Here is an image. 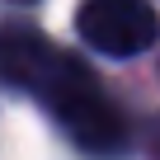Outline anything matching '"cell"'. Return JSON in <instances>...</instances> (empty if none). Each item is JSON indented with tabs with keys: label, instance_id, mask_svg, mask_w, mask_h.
Returning <instances> with one entry per match:
<instances>
[{
	"label": "cell",
	"instance_id": "1",
	"mask_svg": "<svg viewBox=\"0 0 160 160\" xmlns=\"http://www.w3.org/2000/svg\"><path fill=\"white\" fill-rule=\"evenodd\" d=\"M38 99L47 104V113L71 132V141L90 155H118L127 146V118L118 113V104L108 99V90L94 80V71H85V61L61 52V61L52 66V75L42 80Z\"/></svg>",
	"mask_w": 160,
	"mask_h": 160
},
{
	"label": "cell",
	"instance_id": "2",
	"mask_svg": "<svg viewBox=\"0 0 160 160\" xmlns=\"http://www.w3.org/2000/svg\"><path fill=\"white\" fill-rule=\"evenodd\" d=\"M75 28L104 57H141L160 38V14L151 10V0H85Z\"/></svg>",
	"mask_w": 160,
	"mask_h": 160
},
{
	"label": "cell",
	"instance_id": "3",
	"mask_svg": "<svg viewBox=\"0 0 160 160\" xmlns=\"http://www.w3.org/2000/svg\"><path fill=\"white\" fill-rule=\"evenodd\" d=\"M66 47H57L52 38H42L38 28L28 24H5L0 28V80L14 90H28L38 94L42 80L52 75V66L61 61Z\"/></svg>",
	"mask_w": 160,
	"mask_h": 160
}]
</instances>
